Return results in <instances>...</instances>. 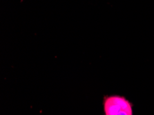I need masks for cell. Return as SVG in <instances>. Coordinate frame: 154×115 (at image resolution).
Returning <instances> with one entry per match:
<instances>
[{
    "mask_svg": "<svg viewBox=\"0 0 154 115\" xmlns=\"http://www.w3.org/2000/svg\"><path fill=\"white\" fill-rule=\"evenodd\" d=\"M102 106L104 115H134V104L124 96L105 95Z\"/></svg>",
    "mask_w": 154,
    "mask_h": 115,
    "instance_id": "6da1fadb",
    "label": "cell"
}]
</instances>
